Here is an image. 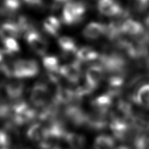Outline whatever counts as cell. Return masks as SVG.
Returning a JSON list of instances; mask_svg holds the SVG:
<instances>
[{
    "instance_id": "1",
    "label": "cell",
    "mask_w": 149,
    "mask_h": 149,
    "mask_svg": "<svg viewBox=\"0 0 149 149\" xmlns=\"http://www.w3.org/2000/svg\"><path fill=\"white\" fill-rule=\"evenodd\" d=\"M12 115L11 120L17 126L27 124L38 117V112L29 103L22 100H19L11 104Z\"/></svg>"
},
{
    "instance_id": "2",
    "label": "cell",
    "mask_w": 149,
    "mask_h": 149,
    "mask_svg": "<svg viewBox=\"0 0 149 149\" xmlns=\"http://www.w3.org/2000/svg\"><path fill=\"white\" fill-rule=\"evenodd\" d=\"M87 11L86 5L80 1H70L65 3L62 13V22L68 26L79 24Z\"/></svg>"
},
{
    "instance_id": "3",
    "label": "cell",
    "mask_w": 149,
    "mask_h": 149,
    "mask_svg": "<svg viewBox=\"0 0 149 149\" xmlns=\"http://www.w3.org/2000/svg\"><path fill=\"white\" fill-rule=\"evenodd\" d=\"M13 76L17 79L30 78L37 76L40 66L34 59H19L12 64Z\"/></svg>"
},
{
    "instance_id": "4",
    "label": "cell",
    "mask_w": 149,
    "mask_h": 149,
    "mask_svg": "<svg viewBox=\"0 0 149 149\" xmlns=\"http://www.w3.org/2000/svg\"><path fill=\"white\" fill-rule=\"evenodd\" d=\"M49 88L45 81H38L30 91V100L36 107L42 108L49 102Z\"/></svg>"
},
{
    "instance_id": "5",
    "label": "cell",
    "mask_w": 149,
    "mask_h": 149,
    "mask_svg": "<svg viewBox=\"0 0 149 149\" xmlns=\"http://www.w3.org/2000/svg\"><path fill=\"white\" fill-rule=\"evenodd\" d=\"M100 64L105 72L117 73L121 71L125 66L124 61L118 54L108 52L100 55Z\"/></svg>"
},
{
    "instance_id": "6",
    "label": "cell",
    "mask_w": 149,
    "mask_h": 149,
    "mask_svg": "<svg viewBox=\"0 0 149 149\" xmlns=\"http://www.w3.org/2000/svg\"><path fill=\"white\" fill-rule=\"evenodd\" d=\"M87 115L88 113L85 111L83 108L76 104L68 105L64 110L66 120L76 127L86 125Z\"/></svg>"
},
{
    "instance_id": "7",
    "label": "cell",
    "mask_w": 149,
    "mask_h": 149,
    "mask_svg": "<svg viewBox=\"0 0 149 149\" xmlns=\"http://www.w3.org/2000/svg\"><path fill=\"white\" fill-rule=\"evenodd\" d=\"M25 40L30 47L40 56L46 55L48 49L47 40L37 30H33L25 34Z\"/></svg>"
},
{
    "instance_id": "8",
    "label": "cell",
    "mask_w": 149,
    "mask_h": 149,
    "mask_svg": "<svg viewBox=\"0 0 149 149\" xmlns=\"http://www.w3.org/2000/svg\"><path fill=\"white\" fill-rule=\"evenodd\" d=\"M81 64L78 61H75L62 66L60 68L61 76L66 80L72 84H76L80 80L81 77Z\"/></svg>"
},
{
    "instance_id": "9",
    "label": "cell",
    "mask_w": 149,
    "mask_h": 149,
    "mask_svg": "<svg viewBox=\"0 0 149 149\" xmlns=\"http://www.w3.org/2000/svg\"><path fill=\"white\" fill-rule=\"evenodd\" d=\"M114 98L107 92L94 98L91 102V106L94 112L107 115L113 104Z\"/></svg>"
},
{
    "instance_id": "10",
    "label": "cell",
    "mask_w": 149,
    "mask_h": 149,
    "mask_svg": "<svg viewBox=\"0 0 149 149\" xmlns=\"http://www.w3.org/2000/svg\"><path fill=\"white\" fill-rule=\"evenodd\" d=\"M97 9L100 13L106 17L121 15L123 9L116 0H98Z\"/></svg>"
},
{
    "instance_id": "11",
    "label": "cell",
    "mask_w": 149,
    "mask_h": 149,
    "mask_svg": "<svg viewBox=\"0 0 149 149\" xmlns=\"http://www.w3.org/2000/svg\"><path fill=\"white\" fill-rule=\"evenodd\" d=\"M104 72L101 65L90 66L86 73V84L95 90L103 79Z\"/></svg>"
},
{
    "instance_id": "12",
    "label": "cell",
    "mask_w": 149,
    "mask_h": 149,
    "mask_svg": "<svg viewBox=\"0 0 149 149\" xmlns=\"http://www.w3.org/2000/svg\"><path fill=\"white\" fill-rule=\"evenodd\" d=\"M107 24L98 22H91L84 27L82 31L83 36L87 40H97L105 36Z\"/></svg>"
},
{
    "instance_id": "13",
    "label": "cell",
    "mask_w": 149,
    "mask_h": 149,
    "mask_svg": "<svg viewBox=\"0 0 149 149\" xmlns=\"http://www.w3.org/2000/svg\"><path fill=\"white\" fill-rule=\"evenodd\" d=\"M53 101L60 105L72 104V102L76 101L74 90L70 87L58 86L54 94Z\"/></svg>"
},
{
    "instance_id": "14",
    "label": "cell",
    "mask_w": 149,
    "mask_h": 149,
    "mask_svg": "<svg viewBox=\"0 0 149 149\" xmlns=\"http://www.w3.org/2000/svg\"><path fill=\"white\" fill-rule=\"evenodd\" d=\"M60 105L52 100L42 107L39 113H38V119L42 122H47L49 123L57 119L60 112Z\"/></svg>"
},
{
    "instance_id": "15",
    "label": "cell",
    "mask_w": 149,
    "mask_h": 149,
    "mask_svg": "<svg viewBox=\"0 0 149 149\" xmlns=\"http://www.w3.org/2000/svg\"><path fill=\"white\" fill-rule=\"evenodd\" d=\"M108 124L107 115L94 111L88 113L86 126L89 129L93 131H101L106 129Z\"/></svg>"
},
{
    "instance_id": "16",
    "label": "cell",
    "mask_w": 149,
    "mask_h": 149,
    "mask_svg": "<svg viewBox=\"0 0 149 149\" xmlns=\"http://www.w3.org/2000/svg\"><path fill=\"white\" fill-rule=\"evenodd\" d=\"M5 91L7 97L13 101H19L24 95L25 84L19 80L11 81L5 87Z\"/></svg>"
},
{
    "instance_id": "17",
    "label": "cell",
    "mask_w": 149,
    "mask_h": 149,
    "mask_svg": "<svg viewBox=\"0 0 149 149\" xmlns=\"http://www.w3.org/2000/svg\"><path fill=\"white\" fill-rule=\"evenodd\" d=\"M76 57V61L81 64L93 62L99 59L100 55L94 48L89 46H84L77 51Z\"/></svg>"
},
{
    "instance_id": "18",
    "label": "cell",
    "mask_w": 149,
    "mask_h": 149,
    "mask_svg": "<svg viewBox=\"0 0 149 149\" xmlns=\"http://www.w3.org/2000/svg\"><path fill=\"white\" fill-rule=\"evenodd\" d=\"M22 34L17 23L13 21H7L0 26V37L2 40L7 38L17 39Z\"/></svg>"
},
{
    "instance_id": "19",
    "label": "cell",
    "mask_w": 149,
    "mask_h": 149,
    "mask_svg": "<svg viewBox=\"0 0 149 149\" xmlns=\"http://www.w3.org/2000/svg\"><path fill=\"white\" fill-rule=\"evenodd\" d=\"M43 28L47 34L53 37H56L61 32L62 28L61 21L57 17L49 16L46 18L43 21Z\"/></svg>"
},
{
    "instance_id": "20",
    "label": "cell",
    "mask_w": 149,
    "mask_h": 149,
    "mask_svg": "<svg viewBox=\"0 0 149 149\" xmlns=\"http://www.w3.org/2000/svg\"><path fill=\"white\" fill-rule=\"evenodd\" d=\"M26 135L30 140L36 142H42L46 140V131L45 127L38 123L32 124L28 127L26 132Z\"/></svg>"
},
{
    "instance_id": "21",
    "label": "cell",
    "mask_w": 149,
    "mask_h": 149,
    "mask_svg": "<svg viewBox=\"0 0 149 149\" xmlns=\"http://www.w3.org/2000/svg\"><path fill=\"white\" fill-rule=\"evenodd\" d=\"M57 42L59 48L65 55L76 54L77 51L78 50L76 41L71 37L62 36L58 38Z\"/></svg>"
},
{
    "instance_id": "22",
    "label": "cell",
    "mask_w": 149,
    "mask_h": 149,
    "mask_svg": "<svg viewBox=\"0 0 149 149\" xmlns=\"http://www.w3.org/2000/svg\"><path fill=\"white\" fill-rule=\"evenodd\" d=\"M65 140L73 149H83L86 145V139L84 136L76 133L68 132Z\"/></svg>"
},
{
    "instance_id": "23",
    "label": "cell",
    "mask_w": 149,
    "mask_h": 149,
    "mask_svg": "<svg viewBox=\"0 0 149 149\" xmlns=\"http://www.w3.org/2000/svg\"><path fill=\"white\" fill-rule=\"evenodd\" d=\"M43 66L49 73L59 72L61 68L58 58L54 55H45L43 57Z\"/></svg>"
},
{
    "instance_id": "24",
    "label": "cell",
    "mask_w": 149,
    "mask_h": 149,
    "mask_svg": "<svg viewBox=\"0 0 149 149\" xmlns=\"http://www.w3.org/2000/svg\"><path fill=\"white\" fill-rule=\"evenodd\" d=\"M114 139L107 135H101L96 138L93 149H114Z\"/></svg>"
},
{
    "instance_id": "25",
    "label": "cell",
    "mask_w": 149,
    "mask_h": 149,
    "mask_svg": "<svg viewBox=\"0 0 149 149\" xmlns=\"http://www.w3.org/2000/svg\"><path fill=\"white\" fill-rule=\"evenodd\" d=\"M15 22L17 23L18 26L20 28V31L22 33H27L32 32L33 30H36L35 24L33 20L29 19L28 17H26L24 15H20L17 18V19Z\"/></svg>"
},
{
    "instance_id": "26",
    "label": "cell",
    "mask_w": 149,
    "mask_h": 149,
    "mask_svg": "<svg viewBox=\"0 0 149 149\" xmlns=\"http://www.w3.org/2000/svg\"><path fill=\"white\" fill-rule=\"evenodd\" d=\"M3 51L5 54L8 55H13L19 53L20 50L19 43L16 39L14 38H7L3 40Z\"/></svg>"
},
{
    "instance_id": "27",
    "label": "cell",
    "mask_w": 149,
    "mask_h": 149,
    "mask_svg": "<svg viewBox=\"0 0 149 149\" xmlns=\"http://www.w3.org/2000/svg\"><path fill=\"white\" fill-rule=\"evenodd\" d=\"M22 3L23 0H3L2 13L8 15L14 13L20 8Z\"/></svg>"
},
{
    "instance_id": "28",
    "label": "cell",
    "mask_w": 149,
    "mask_h": 149,
    "mask_svg": "<svg viewBox=\"0 0 149 149\" xmlns=\"http://www.w3.org/2000/svg\"><path fill=\"white\" fill-rule=\"evenodd\" d=\"M122 32V28L115 22H111L107 24L105 36L111 41L118 40L120 34Z\"/></svg>"
},
{
    "instance_id": "29",
    "label": "cell",
    "mask_w": 149,
    "mask_h": 149,
    "mask_svg": "<svg viewBox=\"0 0 149 149\" xmlns=\"http://www.w3.org/2000/svg\"><path fill=\"white\" fill-rule=\"evenodd\" d=\"M122 31L128 35H135L140 32V25L132 20H127L121 26Z\"/></svg>"
},
{
    "instance_id": "30",
    "label": "cell",
    "mask_w": 149,
    "mask_h": 149,
    "mask_svg": "<svg viewBox=\"0 0 149 149\" xmlns=\"http://www.w3.org/2000/svg\"><path fill=\"white\" fill-rule=\"evenodd\" d=\"M139 103L145 107H149V85L141 87L137 95Z\"/></svg>"
},
{
    "instance_id": "31",
    "label": "cell",
    "mask_w": 149,
    "mask_h": 149,
    "mask_svg": "<svg viewBox=\"0 0 149 149\" xmlns=\"http://www.w3.org/2000/svg\"><path fill=\"white\" fill-rule=\"evenodd\" d=\"M11 105L6 100L0 98V120L11 118Z\"/></svg>"
},
{
    "instance_id": "32",
    "label": "cell",
    "mask_w": 149,
    "mask_h": 149,
    "mask_svg": "<svg viewBox=\"0 0 149 149\" xmlns=\"http://www.w3.org/2000/svg\"><path fill=\"white\" fill-rule=\"evenodd\" d=\"M24 3L30 8L40 9L44 6L43 0H23Z\"/></svg>"
},
{
    "instance_id": "33",
    "label": "cell",
    "mask_w": 149,
    "mask_h": 149,
    "mask_svg": "<svg viewBox=\"0 0 149 149\" xmlns=\"http://www.w3.org/2000/svg\"><path fill=\"white\" fill-rule=\"evenodd\" d=\"M10 143V139L6 132L0 130V148H8Z\"/></svg>"
},
{
    "instance_id": "34",
    "label": "cell",
    "mask_w": 149,
    "mask_h": 149,
    "mask_svg": "<svg viewBox=\"0 0 149 149\" xmlns=\"http://www.w3.org/2000/svg\"><path fill=\"white\" fill-rule=\"evenodd\" d=\"M55 1V3H66L67 2L70 1V0H54Z\"/></svg>"
},
{
    "instance_id": "35",
    "label": "cell",
    "mask_w": 149,
    "mask_h": 149,
    "mask_svg": "<svg viewBox=\"0 0 149 149\" xmlns=\"http://www.w3.org/2000/svg\"><path fill=\"white\" fill-rule=\"evenodd\" d=\"M4 52L3 49H0V63L3 61V55H4Z\"/></svg>"
},
{
    "instance_id": "36",
    "label": "cell",
    "mask_w": 149,
    "mask_h": 149,
    "mask_svg": "<svg viewBox=\"0 0 149 149\" xmlns=\"http://www.w3.org/2000/svg\"><path fill=\"white\" fill-rule=\"evenodd\" d=\"M114 149H130V148H128L127 146H118L116 148H114Z\"/></svg>"
},
{
    "instance_id": "37",
    "label": "cell",
    "mask_w": 149,
    "mask_h": 149,
    "mask_svg": "<svg viewBox=\"0 0 149 149\" xmlns=\"http://www.w3.org/2000/svg\"><path fill=\"white\" fill-rule=\"evenodd\" d=\"M0 11H1V8H0ZM0 14H1V13H0Z\"/></svg>"
}]
</instances>
